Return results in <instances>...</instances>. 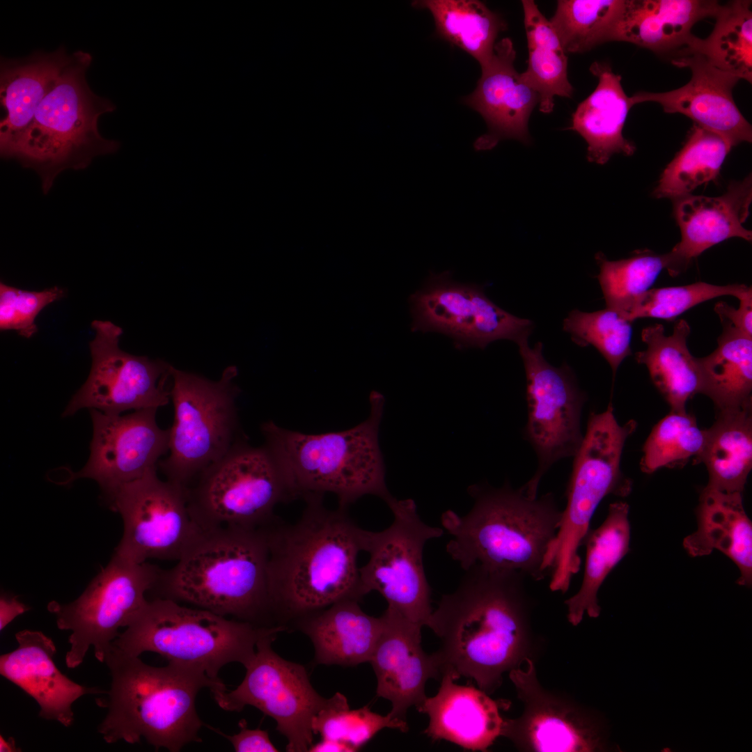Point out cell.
<instances>
[{
	"instance_id": "cell-1",
	"label": "cell",
	"mask_w": 752,
	"mask_h": 752,
	"mask_svg": "<svg viewBox=\"0 0 752 752\" xmlns=\"http://www.w3.org/2000/svg\"><path fill=\"white\" fill-rule=\"evenodd\" d=\"M525 579L476 564L455 591L442 595L428 625L439 639L433 653L441 677L471 679L489 694L504 673L523 663L531 635Z\"/></svg>"
},
{
	"instance_id": "cell-2",
	"label": "cell",
	"mask_w": 752,
	"mask_h": 752,
	"mask_svg": "<svg viewBox=\"0 0 752 752\" xmlns=\"http://www.w3.org/2000/svg\"><path fill=\"white\" fill-rule=\"evenodd\" d=\"M323 496H311L299 519L276 516L263 526L268 547V586L273 613L286 628L297 618L345 600L361 601L359 552L367 530L346 508H327Z\"/></svg>"
},
{
	"instance_id": "cell-3",
	"label": "cell",
	"mask_w": 752,
	"mask_h": 752,
	"mask_svg": "<svg viewBox=\"0 0 752 752\" xmlns=\"http://www.w3.org/2000/svg\"><path fill=\"white\" fill-rule=\"evenodd\" d=\"M104 662L111 683L96 699L107 710L97 731L109 744H135L143 738L155 751L178 752L188 744L201 742L199 731L206 724L197 713L196 696L204 688L213 696L227 689L221 680L198 668L170 662L150 666L113 643Z\"/></svg>"
},
{
	"instance_id": "cell-4",
	"label": "cell",
	"mask_w": 752,
	"mask_h": 752,
	"mask_svg": "<svg viewBox=\"0 0 752 752\" xmlns=\"http://www.w3.org/2000/svg\"><path fill=\"white\" fill-rule=\"evenodd\" d=\"M468 493L474 501L467 515L449 510L441 517L452 536L446 547L450 556L464 571L479 564L545 579L563 516L554 495L531 498L522 486L514 489L507 481L500 487L472 485Z\"/></svg>"
},
{
	"instance_id": "cell-5",
	"label": "cell",
	"mask_w": 752,
	"mask_h": 752,
	"mask_svg": "<svg viewBox=\"0 0 752 752\" xmlns=\"http://www.w3.org/2000/svg\"><path fill=\"white\" fill-rule=\"evenodd\" d=\"M177 561L169 570L161 569L150 591L155 597L259 626L281 627L269 596V547L263 526L203 531Z\"/></svg>"
},
{
	"instance_id": "cell-6",
	"label": "cell",
	"mask_w": 752,
	"mask_h": 752,
	"mask_svg": "<svg viewBox=\"0 0 752 752\" xmlns=\"http://www.w3.org/2000/svg\"><path fill=\"white\" fill-rule=\"evenodd\" d=\"M368 417L340 432L305 434L287 430L272 421L261 425L263 446L280 469L294 499L334 494L339 507L366 495L386 503L393 496L385 478L379 444L384 398L373 391Z\"/></svg>"
},
{
	"instance_id": "cell-7",
	"label": "cell",
	"mask_w": 752,
	"mask_h": 752,
	"mask_svg": "<svg viewBox=\"0 0 752 752\" xmlns=\"http://www.w3.org/2000/svg\"><path fill=\"white\" fill-rule=\"evenodd\" d=\"M286 631L228 619L210 611L155 597L134 616L113 641L125 653L139 657L153 652L168 662L198 668L214 680L226 665L246 667L263 638Z\"/></svg>"
},
{
	"instance_id": "cell-8",
	"label": "cell",
	"mask_w": 752,
	"mask_h": 752,
	"mask_svg": "<svg viewBox=\"0 0 752 752\" xmlns=\"http://www.w3.org/2000/svg\"><path fill=\"white\" fill-rule=\"evenodd\" d=\"M91 61L83 51L70 54L15 157L39 174L45 194L61 171L84 169L95 157L119 148L118 141L104 139L98 130L100 116L116 106L91 90L86 72Z\"/></svg>"
},
{
	"instance_id": "cell-9",
	"label": "cell",
	"mask_w": 752,
	"mask_h": 752,
	"mask_svg": "<svg viewBox=\"0 0 752 752\" xmlns=\"http://www.w3.org/2000/svg\"><path fill=\"white\" fill-rule=\"evenodd\" d=\"M637 423L620 425L611 403L600 413H590L581 444L574 457L566 489L567 504L547 557L549 588L565 593L580 570L579 549L589 531L590 520L602 500L609 494L625 497L632 480L620 469L622 450Z\"/></svg>"
},
{
	"instance_id": "cell-10",
	"label": "cell",
	"mask_w": 752,
	"mask_h": 752,
	"mask_svg": "<svg viewBox=\"0 0 752 752\" xmlns=\"http://www.w3.org/2000/svg\"><path fill=\"white\" fill-rule=\"evenodd\" d=\"M238 370L229 366L217 381L171 368L170 398L174 419L169 429V453L158 467L166 480L187 487L204 470L245 440L241 434L234 382Z\"/></svg>"
},
{
	"instance_id": "cell-11",
	"label": "cell",
	"mask_w": 752,
	"mask_h": 752,
	"mask_svg": "<svg viewBox=\"0 0 752 752\" xmlns=\"http://www.w3.org/2000/svg\"><path fill=\"white\" fill-rule=\"evenodd\" d=\"M187 493L191 515L203 531L263 526L276 517L277 504L293 500L267 450L246 439L204 470Z\"/></svg>"
},
{
	"instance_id": "cell-12",
	"label": "cell",
	"mask_w": 752,
	"mask_h": 752,
	"mask_svg": "<svg viewBox=\"0 0 752 752\" xmlns=\"http://www.w3.org/2000/svg\"><path fill=\"white\" fill-rule=\"evenodd\" d=\"M161 568L147 562L135 563L113 554L109 563L75 600L47 605L57 627L70 630L67 667L75 668L93 646L95 658L104 662L119 628L126 627L146 604Z\"/></svg>"
},
{
	"instance_id": "cell-13",
	"label": "cell",
	"mask_w": 752,
	"mask_h": 752,
	"mask_svg": "<svg viewBox=\"0 0 752 752\" xmlns=\"http://www.w3.org/2000/svg\"><path fill=\"white\" fill-rule=\"evenodd\" d=\"M393 520L381 531H368V563L359 568L361 591L380 593L388 606L407 620L427 626L432 613L431 590L423 565L428 541L441 537L444 529L425 524L411 499L394 496L387 503Z\"/></svg>"
},
{
	"instance_id": "cell-14",
	"label": "cell",
	"mask_w": 752,
	"mask_h": 752,
	"mask_svg": "<svg viewBox=\"0 0 752 752\" xmlns=\"http://www.w3.org/2000/svg\"><path fill=\"white\" fill-rule=\"evenodd\" d=\"M103 499L123 523L114 554L130 562L178 561L203 531L191 515L187 488L159 479L157 469Z\"/></svg>"
},
{
	"instance_id": "cell-15",
	"label": "cell",
	"mask_w": 752,
	"mask_h": 752,
	"mask_svg": "<svg viewBox=\"0 0 752 752\" xmlns=\"http://www.w3.org/2000/svg\"><path fill=\"white\" fill-rule=\"evenodd\" d=\"M528 338L517 343L526 377L528 421L524 434L536 453L538 467L522 487L528 496L535 498L548 469L556 462L573 457L581 444V416L586 395L569 366H551L543 357L542 343L531 347Z\"/></svg>"
},
{
	"instance_id": "cell-16",
	"label": "cell",
	"mask_w": 752,
	"mask_h": 752,
	"mask_svg": "<svg viewBox=\"0 0 752 752\" xmlns=\"http://www.w3.org/2000/svg\"><path fill=\"white\" fill-rule=\"evenodd\" d=\"M276 635L257 643L255 657L235 689L213 698L226 711L256 707L276 721V730L288 740L286 751L306 752L313 744V719L328 698L315 691L303 665L274 652L272 645Z\"/></svg>"
},
{
	"instance_id": "cell-17",
	"label": "cell",
	"mask_w": 752,
	"mask_h": 752,
	"mask_svg": "<svg viewBox=\"0 0 752 752\" xmlns=\"http://www.w3.org/2000/svg\"><path fill=\"white\" fill-rule=\"evenodd\" d=\"M89 347L91 368L84 384L72 396L63 416L88 408L108 414L166 405L172 366L160 359L136 356L118 346L122 329L111 321L94 320Z\"/></svg>"
},
{
	"instance_id": "cell-18",
	"label": "cell",
	"mask_w": 752,
	"mask_h": 752,
	"mask_svg": "<svg viewBox=\"0 0 752 752\" xmlns=\"http://www.w3.org/2000/svg\"><path fill=\"white\" fill-rule=\"evenodd\" d=\"M412 330L444 334L455 347H485L496 340L517 343L528 337L532 322L503 310L473 284L454 281L451 273L432 274L409 298Z\"/></svg>"
},
{
	"instance_id": "cell-19",
	"label": "cell",
	"mask_w": 752,
	"mask_h": 752,
	"mask_svg": "<svg viewBox=\"0 0 752 752\" xmlns=\"http://www.w3.org/2000/svg\"><path fill=\"white\" fill-rule=\"evenodd\" d=\"M509 677L524 711L518 718L503 719L501 736L526 751H605V726L600 719L544 689L529 657Z\"/></svg>"
},
{
	"instance_id": "cell-20",
	"label": "cell",
	"mask_w": 752,
	"mask_h": 752,
	"mask_svg": "<svg viewBox=\"0 0 752 752\" xmlns=\"http://www.w3.org/2000/svg\"><path fill=\"white\" fill-rule=\"evenodd\" d=\"M157 409H143L124 415L91 409L93 436L89 458L71 480H95L104 499L157 469L159 458L169 451V429L157 425Z\"/></svg>"
},
{
	"instance_id": "cell-21",
	"label": "cell",
	"mask_w": 752,
	"mask_h": 752,
	"mask_svg": "<svg viewBox=\"0 0 752 752\" xmlns=\"http://www.w3.org/2000/svg\"><path fill=\"white\" fill-rule=\"evenodd\" d=\"M671 62L677 67L690 68V81L671 91L637 92L631 96L634 105L657 102L664 112L689 117L694 124L719 134L732 147L751 142L752 127L733 97L739 79L713 66L697 53L677 56Z\"/></svg>"
},
{
	"instance_id": "cell-22",
	"label": "cell",
	"mask_w": 752,
	"mask_h": 752,
	"mask_svg": "<svg viewBox=\"0 0 752 752\" xmlns=\"http://www.w3.org/2000/svg\"><path fill=\"white\" fill-rule=\"evenodd\" d=\"M381 616L382 631L369 661L377 679L376 694L391 702L389 715L407 721L408 710L427 698L428 680L441 677L439 665L434 654L422 648L423 626L389 606Z\"/></svg>"
},
{
	"instance_id": "cell-23",
	"label": "cell",
	"mask_w": 752,
	"mask_h": 752,
	"mask_svg": "<svg viewBox=\"0 0 752 752\" xmlns=\"http://www.w3.org/2000/svg\"><path fill=\"white\" fill-rule=\"evenodd\" d=\"M516 51L512 40L496 42L494 54L481 68L475 90L463 102L478 112L487 125V133L478 138L477 149L493 148L500 140L531 141L528 122L539 95L515 68Z\"/></svg>"
},
{
	"instance_id": "cell-24",
	"label": "cell",
	"mask_w": 752,
	"mask_h": 752,
	"mask_svg": "<svg viewBox=\"0 0 752 752\" xmlns=\"http://www.w3.org/2000/svg\"><path fill=\"white\" fill-rule=\"evenodd\" d=\"M752 178L731 182L721 196L689 194L675 200L674 214L681 240L667 253L668 274L674 277L710 247L731 237L751 241L743 226L752 201Z\"/></svg>"
},
{
	"instance_id": "cell-25",
	"label": "cell",
	"mask_w": 752,
	"mask_h": 752,
	"mask_svg": "<svg viewBox=\"0 0 752 752\" xmlns=\"http://www.w3.org/2000/svg\"><path fill=\"white\" fill-rule=\"evenodd\" d=\"M17 648L1 655L0 673L39 705V716L59 722L65 727L74 721L72 704L86 694H99L97 687H88L63 674L54 661V641L39 631L24 629L15 634Z\"/></svg>"
},
{
	"instance_id": "cell-26",
	"label": "cell",
	"mask_w": 752,
	"mask_h": 752,
	"mask_svg": "<svg viewBox=\"0 0 752 752\" xmlns=\"http://www.w3.org/2000/svg\"><path fill=\"white\" fill-rule=\"evenodd\" d=\"M441 680L436 695L416 707L429 718L424 733L434 741L486 751L501 733L503 719L497 702L480 689L455 683L448 673Z\"/></svg>"
},
{
	"instance_id": "cell-27",
	"label": "cell",
	"mask_w": 752,
	"mask_h": 752,
	"mask_svg": "<svg viewBox=\"0 0 752 752\" xmlns=\"http://www.w3.org/2000/svg\"><path fill=\"white\" fill-rule=\"evenodd\" d=\"M70 54L63 47L36 52L22 58H1L0 95L3 116L0 123V152L16 157L31 127L36 112Z\"/></svg>"
},
{
	"instance_id": "cell-28",
	"label": "cell",
	"mask_w": 752,
	"mask_h": 752,
	"mask_svg": "<svg viewBox=\"0 0 752 752\" xmlns=\"http://www.w3.org/2000/svg\"><path fill=\"white\" fill-rule=\"evenodd\" d=\"M382 628V616L366 613L354 600L338 602L288 626V630L304 634L313 643V666H355L369 662Z\"/></svg>"
},
{
	"instance_id": "cell-29",
	"label": "cell",
	"mask_w": 752,
	"mask_h": 752,
	"mask_svg": "<svg viewBox=\"0 0 752 752\" xmlns=\"http://www.w3.org/2000/svg\"><path fill=\"white\" fill-rule=\"evenodd\" d=\"M721 7L712 0H625L613 42H627L659 54L685 49L698 21L715 17Z\"/></svg>"
},
{
	"instance_id": "cell-30",
	"label": "cell",
	"mask_w": 752,
	"mask_h": 752,
	"mask_svg": "<svg viewBox=\"0 0 752 752\" xmlns=\"http://www.w3.org/2000/svg\"><path fill=\"white\" fill-rule=\"evenodd\" d=\"M590 71L598 79L597 85L578 105L568 129L585 139L589 162L604 164L614 154L629 156L636 150L635 145L622 135L634 104L623 90L621 76L615 74L609 64L595 61Z\"/></svg>"
},
{
	"instance_id": "cell-31",
	"label": "cell",
	"mask_w": 752,
	"mask_h": 752,
	"mask_svg": "<svg viewBox=\"0 0 752 752\" xmlns=\"http://www.w3.org/2000/svg\"><path fill=\"white\" fill-rule=\"evenodd\" d=\"M698 529L686 537L683 546L692 556L717 549L738 567L739 585L752 582V524L742 503V493L705 487L696 508Z\"/></svg>"
},
{
	"instance_id": "cell-32",
	"label": "cell",
	"mask_w": 752,
	"mask_h": 752,
	"mask_svg": "<svg viewBox=\"0 0 752 752\" xmlns=\"http://www.w3.org/2000/svg\"><path fill=\"white\" fill-rule=\"evenodd\" d=\"M691 332L688 322L679 320L673 334L666 336L664 326L655 324L643 329L642 341L646 348L636 353L639 363L644 364L650 379L671 407V411L685 412L686 402L701 393L702 379L697 357L687 347Z\"/></svg>"
},
{
	"instance_id": "cell-33",
	"label": "cell",
	"mask_w": 752,
	"mask_h": 752,
	"mask_svg": "<svg viewBox=\"0 0 752 752\" xmlns=\"http://www.w3.org/2000/svg\"><path fill=\"white\" fill-rule=\"evenodd\" d=\"M629 510L625 502L611 503L603 523L595 529L590 528L583 540L586 562L582 583L577 593L564 602L567 620L573 626L578 625L586 613L590 618L600 616L599 589L629 550Z\"/></svg>"
},
{
	"instance_id": "cell-34",
	"label": "cell",
	"mask_w": 752,
	"mask_h": 752,
	"mask_svg": "<svg viewBox=\"0 0 752 752\" xmlns=\"http://www.w3.org/2000/svg\"><path fill=\"white\" fill-rule=\"evenodd\" d=\"M752 405L717 412L706 429L705 443L698 461L709 475L706 487L742 493L752 468Z\"/></svg>"
},
{
	"instance_id": "cell-35",
	"label": "cell",
	"mask_w": 752,
	"mask_h": 752,
	"mask_svg": "<svg viewBox=\"0 0 752 752\" xmlns=\"http://www.w3.org/2000/svg\"><path fill=\"white\" fill-rule=\"evenodd\" d=\"M717 347L697 357L701 375V393L714 402L717 412L752 405V338L721 322Z\"/></svg>"
},
{
	"instance_id": "cell-36",
	"label": "cell",
	"mask_w": 752,
	"mask_h": 752,
	"mask_svg": "<svg viewBox=\"0 0 752 752\" xmlns=\"http://www.w3.org/2000/svg\"><path fill=\"white\" fill-rule=\"evenodd\" d=\"M412 6L430 11L436 34L471 55L481 68L492 58L496 38L507 28L499 15L477 0H417Z\"/></svg>"
},
{
	"instance_id": "cell-37",
	"label": "cell",
	"mask_w": 752,
	"mask_h": 752,
	"mask_svg": "<svg viewBox=\"0 0 752 752\" xmlns=\"http://www.w3.org/2000/svg\"><path fill=\"white\" fill-rule=\"evenodd\" d=\"M528 45V66L522 72L539 95V110L551 113L554 97L570 98L574 89L567 77V56L549 20L532 0L522 1Z\"/></svg>"
},
{
	"instance_id": "cell-38",
	"label": "cell",
	"mask_w": 752,
	"mask_h": 752,
	"mask_svg": "<svg viewBox=\"0 0 752 752\" xmlns=\"http://www.w3.org/2000/svg\"><path fill=\"white\" fill-rule=\"evenodd\" d=\"M751 1L735 0L721 5L710 35L694 36L678 56L697 53L711 65L732 75L752 82Z\"/></svg>"
},
{
	"instance_id": "cell-39",
	"label": "cell",
	"mask_w": 752,
	"mask_h": 752,
	"mask_svg": "<svg viewBox=\"0 0 752 752\" xmlns=\"http://www.w3.org/2000/svg\"><path fill=\"white\" fill-rule=\"evenodd\" d=\"M732 148L719 134L694 124L682 148L661 173L655 196L676 200L714 180Z\"/></svg>"
},
{
	"instance_id": "cell-40",
	"label": "cell",
	"mask_w": 752,
	"mask_h": 752,
	"mask_svg": "<svg viewBox=\"0 0 752 752\" xmlns=\"http://www.w3.org/2000/svg\"><path fill=\"white\" fill-rule=\"evenodd\" d=\"M625 0H560L549 19L566 53L613 42Z\"/></svg>"
},
{
	"instance_id": "cell-41",
	"label": "cell",
	"mask_w": 752,
	"mask_h": 752,
	"mask_svg": "<svg viewBox=\"0 0 752 752\" xmlns=\"http://www.w3.org/2000/svg\"><path fill=\"white\" fill-rule=\"evenodd\" d=\"M597 276L607 308L622 315L651 285L668 263V254L650 250L637 251L632 256L609 260L602 253L595 256Z\"/></svg>"
},
{
	"instance_id": "cell-42",
	"label": "cell",
	"mask_w": 752,
	"mask_h": 752,
	"mask_svg": "<svg viewBox=\"0 0 752 752\" xmlns=\"http://www.w3.org/2000/svg\"><path fill=\"white\" fill-rule=\"evenodd\" d=\"M384 728L409 730L407 721L393 719L371 711L368 706L351 710L347 698L340 692L327 699L314 716L312 729L322 739L340 742L357 751Z\"/></svg>"
},
{
	"instance_id": "cell-43",
	"label": "cell",
	"mask_w": 752,
	"mask_h": 752,
	"mask_svg": "<svg viewBox=\"0 0 752 752\" xmlns=\"http://www.w3.org/2000/svg\"><path fill=\"white\" fill-rule=\"evenodd\" d=\"M706 430L700 429L694 416L687 412H671L652 428L643 448L640 466L643 472L652 473L664 467H671L701 454Z\"/></svg>"
},
{
	"instance_id": "cell-44",
	"label": "cell",
	"mask_w": 752,
	"mask_h": 752,
	"mask_svg": "<svg viewBox=\"0 0 752 752\" xmlns=\"http://www.w3.org/2000/svg\"><path fill=\"white\" fill-rule=\"evenodd\" d=\"M632 323L607 307L594 312L574 309L565 318L563 329L577 345L594 346L609 363L614 376L622 361L632 354Z\"/></svg>"
},
{
	"instance_id": "cell-45",
	"label": "cell",
	"mask_w": 752,
	"mask_h": 752,
	"mask_svg": "<svg viewBox=\"0 0 752 752\" xmlns=\"http://www.w3.org/2000/svg\"><path fill=\"white\" fill-rule=\"evenodd\" d=\"M751 289L744 284L717 285L705 282L652 288L637 299L623 316L632 322L643 318L673 321L700 303L725 295L739 299Z\"/></svg>"
},
{
	"instance_id": "cell-46",
	"label": "cell",
	"mask_w": 752,
	"mask_h": 752,
	"mask_svg": "<svg viewBox=\"0 0 752 752\" xmlns=\"http://www.w3.org/2000/svg\"><path fill=\"white\" fill-rule=\"evenodd\" d=\"M65 296V290L54 286L29 291L0 283V329L15 330L29 338L38 331L35 320L47 305Z\"/></svg>"
},
{
	"instance_id": "cell-47",
	"label": "cell",
	"mask_w": 752,
	"mask_h": 752,
	"mask_svg": "<svg viewBox=\"0 0 752 752\" xmlns=\"http://www.w3.org/2000/svg\"><path fill=\"white\" fill-rule=\"evenodd\" d=\"M213 731L223 735L232 744L236 752H276L279 749L271 742L267 730L249 729L245 720L239 722L240 730L232 736L206 725Z\"/></svg>"
},
{
	"instance_id": "cell-48",
	"label": "cell",
	"mask_w": 752,
	"mask_h": 752,
	"mask_svg": "<svg viewBox=\"0 0 752 752\" xmlns=\"http://www.w3.org/2000/svg\"><path fill=\"white\" fill-rule=\"evenodd\" d=\"M739 300L738 308L725 301H719L715 304L714 311L721 322L730 324L741 333L752 338V290Z\"/></svg>"
},
{
	"instance_id": "cell-49",
	"label": "cell",
	"mask_w": 752,
	"mask_h": 752,
	"mask_svg": "<svg viewBox=\"0 0 752 752\" xmlns=\"http://www.w3.org/2000/svg\"><path fill=\"white\" fill-rule=\"evenodd\" d=\"M29 609L30 608L19 602L17 597L1 595L0 599V630L2 631L17 616Z\"/></svg>"
},
{
	"instance_id": "cell-50",
	"label": "cell",
	"mask_w": 752,
	"mask_h": 752,
	"mask_svg": "<svg viewBox=\"0 0 752 752\" xmlns=\"http://www.w3.org/2000/svg\"><path fill=\"white\" fill-rule=\"evenodd\" d=\"M311 752H352L346 744L328 739H322L316 744H313L308 749Z\"/></svg>"
},
{
	"instance_id": "cell-51",
	"label": "cell",
	"mask_w": 752,
	"mask_h": 752,
	"mask_svg": "<svg viewBox=\"0 0 752 752\" xmlns=\"http://www.w3.org/2000/svg\"><path fill=\"white\" fill-rule=\"evenodd\" d=\"M21 750L16 746L15 741L14 738L9 737L6 739L2 735L0 736V751L1 752H15L20 751Z\"/></svg>"
}]
</instances>
